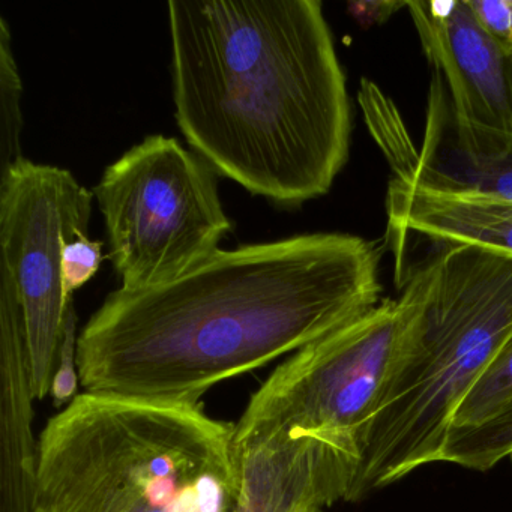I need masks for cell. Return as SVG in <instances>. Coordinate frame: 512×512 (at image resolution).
Returning <instances> with one entry per match:
<instances>
[{
  "label": "cell",
  "mask_w": 512,
  "mask_h": 512,
  "mask_svg": "<svg viewBox=\"0 0 512 512\" xmlns=\"http://www.w3.org/2000/svg\"><path fill=\"white\" fill-rule=\"evenodd\" d=\"M380 253L347 233L217 250L184 274L107 296L77 341L91 394L200 404L380 304Z\"/></svg>",
  "instance_id": "1"
},
{
  "label": "cell",
  "mask_w": 512,
  "mask_h": 512,
  "mask_svg": "<svg viewBox=\"0 0 512 512\" xmlns=\"http://www.w3.org/2000/svg\"><path fill=\"white\" fill-rule=\"evenodd\" d=\"M175 116L215 172L278 206L349 160L346 76L319 0H170Z\"/></svg>",
  "instance_id": "2"
},
{
  "label": "cell",
  "mask_w": 512,
  "mask_h": 512,
  "mask_svg": "<svg viewBox=\"0 0 512 512\" xmlns=\"http://www.w3.org/2000/svg\"><path fill=\"white\" fill-rule=\"evenodd\" d=\"M401 328L350 502L442 463L452 415L512 335V257L434 245L401 269Z\"/></svg>",
  "instance_id": "3"
},
{
  "label": "cell",
  "mask_w": 512,
  "mask_h": 512,
  "mask_svg": "<svg viewBox=\"0 0 512 512\" xmlns=\"http://www.w3.org/2000/svg\"><path fill=\"white\" fill-rule=\"evenodd\" d=\"M233 427L200 404L83 392L38 437L37 512H235Z\"/></svg>",
  "instance_id": "4"
},
{
  "label": "cell",
  "mask_w": 512,
  "mask_h": 512,
  "mask_svg": "<svg viewBox=\"0 0 512 512\" xmlns=\"http://www.w3.org/2000/svg\"><path fill=\"white\" fill-rule=\"evenodd\" d=\"M121 289L184 274L232 230L217 172L175 137L152 134L104 170L94 190Z\"/></svg>",
  "instance_id": "5"
},
{
  "label": "cell",
  "mask_w": 512,
  "mask_h": 512,
  "mask_svg": "<svg viewBox=\"0 0 512 512\" xmlns=\"http://www.w3.org/2000/svg\"><path fill=\"white\" fill-rule=\"evenodd\" d=\"M400 328V302L385 299L287 356L251 395L233 427V442L289 433L322 440L362 461Z\"/></svg>",
  "instance_id": "6"
},
{
  "label": "cell",
  "mask_w": 512,
  "mask_h": 512,
  "mask_svg": "<svg viewBox=\"0 0 512 512\" xmlns=\"http://www.w3.org/2000/svg\"><path fill=\"white\" fill-rule=\"evenodd\" d=\"M94 193L73 173L50 164L20 161L0 176V320L25 338L32 394H50L65 319V244L88 233Z\"/></svg>",
  "instance_id": "7"
},
{
  "label": "cell",
  "mask_w": 512,
  "mask_h": 512,
  "mask_svg": "<svg viewBox=\"0 0 512 512\" xmlns=\"http://www.w3.org/2000/svg\"><path fill=\"white\" fill-rule=\"evenodd\" d=\"M359 103L398 181L437 193L512 200V136L461 119L439 74L431 77L419 149L413 148L394 104L368 80H362Z\"/></svg>",
  "instance_id": "8"
},
{
  "label": "cell",
  "mask_w": 512,
  "mask_h": 512,
  "mask_svg": "<svg viewBox=\"0 0 512 512\" xmlns=\"http://www.w3.org/2000/svg\"><path fill=\"white\" fill-rule=\"evenodd\" d=\"M425 58L473 127L512 136V56L478 25L466 0L407 2Z\"/></svg>",
  "instance_id": "9"
},
{
  "label": "cell",
  "mask_w": 512,
  "mask_h": 512,
  "mask_svg": "<svg viewBox=\"0 0 512 512\" xmlns=\"http://www.w3.org/2000/svg\"><path fill=\"white\" fill-rule=\"evenodd\" d=\"M235 512H314L350 502L361 461L314 437L289 433L233 442Z\"/></svg>",
  "instance_id": "10"
},
{
  "label": "cell",
  "mask_w": 512,
  "mask_h": 512,
  "mask_svg": "<svg viewBox=\"0 0 512 512\" xmlns=\"http://www.w3.org/2000/svg\"><path fill=\"white\" fill-rule=\"evenodd\" d=\"M389 235L434 245H466L512 257V200L437 193L392 178L386 194Z\"/></svg>",
  "instance_id": "11"
},
{
  "label": "cell",
  "mask_w": 512,
  "mask_h": 512,
  "mask_svg": "<svg viewBox=\"0 0 512 512\" xmlns=\"http://www.w3.org/2000/svg\"><path fill=\"white\" fill-rule=\"evenodd\" d=\"M35 401L25 343L0 338V512H37Z\"/></svg>",
  "instance_id": "12"
},
{
  "label": "cell",
  "mask_w": 512,
  "mask_h": 512,
  "mask_svg": "<svg viewBox=\"0 0 512 512\" xmlns=\"http://www.w3.org/2000/svg\"><path fill=\"white\" fill-rule=\"evenodd\" d=\"M512 452V395L485 421L449 430L442 463L487 472Z\"/></svg>",
  "instance_id": "13"
},
{
  "label": "cell",
  "mask_w": 512,
  "mask_h": 512,
  "mask_svg": "<svg viewBox=\"0 0 512 512\" xmlns=\"http://www.w3.org/2000/svg\"><path fill=\"white\" fill-rule=\"evenodd\" d=\"M23 85L7 20L0 19V176L25 160L22 154Z\"/></svg>",
  "instance_id": "14"
},
{
  "label": "cell",
  "mask_w": 512,
  "mask_h": 512,
  "mask_svg": "<svg viewBox=\"0 0 512 512\" xmlns=\"http://www.w3.org/2000/svg\"><path fill=\"white\" fill-rule=\"evenodd\" d=\"M511 395L512 335L461 398L452 415L451 430L473 427L485 421Z\"/></svg>",
  "instance_id": "15"
},
{
  "label": "cell",
  "mask_w": 512,
  "mask_h": 512,
  "mask_svg": "<svg viewBox=\"0 0 512 512\" xmlns=\"http://www.w3.org/2000/svg\"><path fill=\"white\" fill-rule=\"evenodd\" d=\"M103 242L92 241L88 233L65 244L62 253V284L65 298L74 299V292L82 289L98 271L103 262Z\"/></svg>",
  "instance_id": "16"
},
{
  "label": "cell",
  "mask_w": 512,
  "mask_h": 512,
  "mask_svg": "<svg viewBox=\"0 0 512 512\" xmlns=\"http://www.w3.org/2000/svg\"><path fill=\"white\" fill-rule=\"evenodd\" d=\"M77 313L74 302L68 310L65 319L64 334H62L61 347H59L58 364L53 374L52 389L50 395L56 407H62L71 403L77 397L79 389V365H77Z\"/></svg>",
  "instance_id": "17"
},
{
  "label": "cell",
  "mask_w": 512,
  "mask_h": 512,
  "mask_svg": "<svg viewBox=\"0 0 512 512\" xmlns=\"http://www.w3.org/2000/svg\"><path fill=\"white\" fill-rule=\"evenodd\" d=\"M478 25L512 56V0H466Z\"/></svg>",
  "instance_id": "18"
},
{
  "label": "cell",
  "mask_w": 512,
  "mask_h": 512,
  "mask_svg": "<svg viewBox=\"0 0 512 512\" xmlns=\"http://www.w3.org/2000/svg\"><path fill=\"white\" fill-rule=\"evenodd\" d=\"M353 14L362 23H385L391 19L398 10L407 8V2H361V4L350 5Z\"/></svg>",
  "instance_id": "19"
},
{
  "label": "cell",
  "mask_w": 512,
  "mask_h": 512,
  "mask_svg": "<svg viewBox=\"0 0 512 512\" xmlns=\"http://www.w3.org/2000/svg\"><path fill=\"white\" fill-rule=\"evenodd\" d=\"M316 512H322V511H316Z\"/></svg>",
  "instance_id": "20"
},
{
  "label": "cell",
  "mask_w": 512,
  "mask_h": 512,
  "mask_svg": "<svg viewBox=\"0 0 512 512\" xmlns=\"http://www.w3.org/2000/svg\"><path fill=\"white\" fill-rule=\"evenodd\" d=\"M511 457H512V452H511Z\"/></svg>",
  "instance_id": "21"
}]
</instances>
